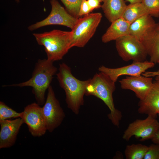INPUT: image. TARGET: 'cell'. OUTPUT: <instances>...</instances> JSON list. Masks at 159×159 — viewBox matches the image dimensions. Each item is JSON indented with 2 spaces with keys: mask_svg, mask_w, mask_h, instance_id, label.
<instances>
[{
  "mask_svg": "<svg viewBox=\"0 0 159 159\" xmlns=\"http://www.w3.org/2000/svg\"><path fill=\"white\" fill-rule=\"evenodd\" d=\"M87 3L92 11L95 9L101 7V0H87Z\"/></svg>",
  "mask_w": 159,
  "mask_h": 159,
  "instance_id": "484cf974",
  "label": "cell"
},
{
  "mask_svg": "<svg viewBox=\"0 0 159 159\" xmlns=\"http://www.w3.org/2000/svg\"><path fill=\"white\" fill-rule=\"evenodd\" d=\"M151 140L154 143L159 145V130Z\"/></svg>",
  "mask_w": 159,
  "mask_h": 159,
  "instance_id": "83f0119b",
  "label": "cell"
},
{
  "mask_svg": "<svg viewBox=\"0 0 159 159\" xmlns=\"http://www.w3.org/2000/svg\"><path fill=\"white\" fill-rule=\"evenodd\" d=\"M53 62L47 59H39L36 63L31 77L26 81L8 85L10 87H30L37 103L42 105L45 102V93L49 87L57 69Z\"/></svg>",
  "mask_w": 159,
  "mask_h": 159,
  "instance_id": "3957f363",
  "label": "cell"
},
{
  "mask_svg": "<svg viewBox=\"0 0 159 159\" xmlns=\"http://www.w3.org/2000/svg\"><path fill=\"white\" fill-rule=\"evenodd\" d=\"M92 11L89 6L87 0H83L80 5L79 11L80 17L90 14Z\"/></svg>",
  "mask_w": 159,
  "mask_h": 159,
  "instance_id": "d4e9b609",
  "label": "cell"
},
{
  "mask_svg": "<svg viewBox=\"0 0 159 159\" xmlns=\"http://www.w3.org/2000/svg\"><path fill=\"white\" fill-rule=\"evenodd\" d=\"M157 63L159 64V58H158V61Z\"/></svg>",
  "mask_w": 159,
  "mask_h": 159,
  "instance_id": "1f68e13d",
  "label": "cell"
},
{
  "mask_svg": "<svg viewBox=\"0 0 159 159\" xmlns=\"http://www.w3.org/2000/svg\"><path fill=\"white\" fill-rule=\"evenodd\" d=\"M155 64L150 61L145 60L141 62H133L130 64L116 68H109L102 65L99 67L98 70L107 75L115 83L120 76L141 75L146 70L153 67Z\"/></svg>",
  "mask_w": 159,
  "mask_h": 159,
  "instance_id": "8fae6325",
  "label": "cell"
},
{
  "mask_svg": "<svg viewBox=\"0 0 159 159\" xmlns=\"http://www.w3.org/2000/svg\"><path fill=\"white\" fill-rule=\"evenodd\" d=\"M148 146L141 144H132L126 146L124 153L127 159H144Z\"/></svg>",
  "mask_w": 159,
  "mask_h": 159,
  "instance_id": "ffe728a7",
  "label": "cell"
},
{
  "mask_svg": "<svg viewBox=\"0 0 159 159\" xmlns=\"http://www.w3.org/2000/svg\"><path fill=\"white\" fill-rule=\"evenodd\" d=\"M158 115L159 116V113L158 114Z\"/></svg>",
  "mask_w": 159,
  "mask_h": 159,
  "instance_id": "d6a6232c",
  "label": "cell"
},
{
  "mask_svg": "<svg viewBox=\"0 0 159 159\" xmlns=\"http://www.w3.org/2000/svg\"><path fill=\"white\" fill-rule=\"evenodd\" d=\"M115 89V82L107 75L100 72L90 79L86 95L95 96L103 101L110 111L107 115L108 118L113 125L118 127L122 115L114 104L113 94Z\"/></svg>",
  "mask_w": 159,
  "mask_h": 159,
  "instance_id": "7a4b0ae2",
  "label": "cell"
},
{
  "mask_svg": "<svg viewBox=\"0 0 159 159\" xmlns=\"http://www.w3.org/2000/svg\"><path fill=\"white\" fill-rule=\"evenodd\" d=\"M100 13H90L80 18L72 29L71 47H84L94 34L101 21Z\"/></svg>",
  "mask_w": 159,
  "mask_h": 159,
  "instance_id": "5b68a950",
  "label": "cell"
},
{
  "mask_svg": "<svg viewBox=\"0 0 159 159\" xmlns=\"http://www.w3.org/2000/svg\"><path fill=\"white\" fill-rule=\"evenodd\" d=\"M64 5L65 9L71 15L77 19L80 18L79 11L83 0H60Z\"/></svg>",
  "mask_w": 159,
  "mask_h": 159,
  "instance_id": "44dd1931",
  "label": "cell"
},
{
  "mask_svg": "<svg viewBox=\"0 0 159 159\" xmlns=\"http://www.w3.org/2000/svg\"><path fill=\"white\" fill-rule=\"evenodd\" d=\"M24 122L21 117L0 120V149L10 148L15 144Z\"/></svg>",
  "mask_w": 159,
  "mask_h": 159,
  "instance_id": "4fadbf2b",
  "label": "cell"
},
{
  "mask_svg": "<svg viewBox=\"0 0 159 159\" xmlns=\"http://www.w3.org/2000/svg\"><path fill=\"white\" fill-rule=\"evenodd\" d=\"M130 24L122 17L112 22L102 36V42L107 43L115 41L121 37L129 34Z\"/></svg>",
  "mask_w": 159,
  "mask_h": 159,
  "instance_id": "2e32d148",
  "label": "cell"
},
{
  "mask_svg": "<svg viewBox=\"0 0 159 159\" xmlns=\"http://www.w3.org/2000/svg\"><path fill=\"white\" fill-rule=\"evenodd\" d=\"M157 24L150 15H144L130 24V34L141 42L153 30Z\"/></svg>",
  "mask_w": 159,
  "mask_h": 159,
  "instance_id": "9a60e30c",
  "label": "cell"
},
{
  "mask_svg": "<svg viewBox=\"0 0 159 159\" xmlns=\"http://www.w3.org/2000/svg\"><path fill=\"white\" fill-rule=\"evenodd\" d=\"M149 14L148 12L142 2L130 4L127 7L122 17L131 24L141 16Z\"/></svg>",
  "mask_w": 159,
  "mask_h": 159,
  "instance_id": "d6986e66",
  "label": "cell"
},
{
  "mask_svg": "<svg viewBox=\"0 0 159 159\" xmlns=\"http://www.w3.org/2000/svg\"><path fill=\"white\" fill-rule=\"evenodd\" d=\"M33 35L38 44L44 47L47 59L53 62L62 59L72 48L71 31L54 29Z\"/></svg>",
  "mask_w": 159,
  "mask_h": 159,
  "instance_id": "277c9868",
  "label": "cell"
},
{
  "mask_svg": "<svg viewBox=\"0 0 159 159\" xmlns=\"http://www.w3.org/2000/svg\"><path fill=\"white\" fill-rule=\"evenodd\" d=\"M142 0H126L130 4H133L136 3L141 2Z\"/></svg>",
  "mask_w": 159,
  "mask_h": 159,
  "instance_id": "f1b7e54d",
  "label": "cell"
},
{
  "mask_svg": "<svg viewBox=\"0 0 159 159\" xmlns=\"http://www.w3.org/2000/svg\"><path fill=\"white\" fill-rule=\"evenodd\" d=\"M138 113L156 118L159 113V84L155 82L145 97L140 100Z\"/></svg>",
  "mask_w": 159,
  "mask_h": 159,
  "instance_id": "5bb4252c",
  "label": "cell"
},
{
  "mask_svg": "<svg viewBox=\"0 0 159 159\" xmlns=\"http://www.w3.org/2000/svg\"><path fill=\"white\" fill-rule=\"evenodd\" d=\"M142 75L148 77H155L159 75V69L155 71H146Z\"/></svg>",
  "mask_w": 159,
  "mask_h": 159,
  "instance_id": "4316f807",
  "label": "cell"
},
{
  "mask_svg": "<svg viewBox=\"0 0 159 159\" xmlns=\"http://www.w3.org/2000/svg\"><path fill=\"white\" fill-rule=\"evenodd\" d=\"M15 0L17 3H19L20 2V0Z\"/></svg>",
  "mask_w": 159,
  "mask_h": 159,
  "instance_id": "4dcf8cb0",
  "label": "cell"
},
{
  "mask_svg": "<svg viewBox=\"0 0 159 159\" xmlns=\"http://www.w3.org/2000/svg\"><path fill=\"white\" fill-rule=\"evenodd\" d=\"M159 130L156 118L148 115L143 120L137 119L130 123L124 132L122 138L128 141L133 136L141 141L151 139Z\"/></svg>",
  "mask_w": 159,
  "mask_h": 159,
  "instance_id": "9c48e42d",
  "label": "cell"
},
{
  "mask_svg": "<svg viewBox=\"0 0 159 159\" xmlns=\"http://www.w3.org/2000/svg\"><path fill=\"white\" fill-rule=\"evenodd\" d=\"M115 47L119 56L125 61L143 62L148 55L142 43L130 34L115 40Z\"/></svg>",
  "mask_w": 159,
  "mask_h": 159,
  "instance_id": "8992f818",
  "label": "cell"
},
{
  "mask_svg": "<svg viewBox=\"0 0 159 159\" xmlns=\"http://www.w3.org/2000/svg\"><path fill=\"white\" fill-rule=\"evenodd\" d=\"M152 16L159 17V0H142L141 2Z\"/></svg>",
  "mask_w": 159,
  "mask_h": 159,
  "instance_id": "603a6c76",
  "label": "cell"
},
{
  "mask_svg": "<svg viewBox=\"0 0 159 159\" xmlns=\"http://www.w3.org/2000/svg\"><path fill=\"white\" fill-rule=\"evenodd\" d=\"M144 159H159V145L154 143L148 146Z\"/></svg>",
  "mask_w": 159,
  "mask_h": 159,
  "instance_id": "cb8c5ba5",
  "label": "cell"
},
{
  "mask_svg": "<svg viewBox=\"0 0 159 159\" xmlns=\"http://www.w3.org/2000/svg\"><path fill=\"white\" fill-rule=\"evenodd\" d=\"M150 58V61L157 63L159 57V24L141 42Z\"/></svg>",
  "mask_w": 159,
  "mask_h": 159,
  "instance_id": "ac0fdd59",
  "label": "cell"
},
{
  "mask_svg": "<svg viewBox=\"0 0 159 159\" xmlns=\"http://www.w3.org/2000/svg\"><path fill=\"white\" fill-rule=\"evenodd\" d=\"M119 82L122 89L132 91L140 100L145 97L153 83L152 77H145L142 75L127 76Z\"/></svg>",
  "mask_w": 159,
  "mask_h": 159,
  "instance_id": "7c38bea8",
  "label": "cell"
},
{
  "mask_svg": "<svg viewBox=\"0 0 159 159\" xmlns=\"http://www.w3.org/2000/svg\"><path fill=\"white\" fill-rule=\"evenodd\" d=\"M42 110L47 130L52 132L61 125L65 115L51 85L48 89L47 97Z\"/></svg>",
  "mask_w": 159,
  "mask_h": 159,
  "instance_id": "ba28073f",
  "label": "cell"
},
{
  "mask_svg": "<svg viewBox=\"0 0 159 159\" xmlns=\"http://www.w3.org/2000/svg\"><path fill=\"white\" fill-rule=\"evenodd\" d=\"M21 115V112H17L4 102H0V120L20 117Z\"/></svg>",
  "mask_w": 159,
  "mask_h": 159,
  "instance_id": "7402d4cb",
  "label": "cell"
},
{
  "mask_svg": "<svg viewBox=\"0 0 159 159\" xmlns=\"http://www.w3.org/2000/svg\"><path fill=\"white\" fill-rule=\"evenodd\" d=\"M155 77V80L154 82L159 84V75L156 76Z\"/></svg>",
  "mask_w": 159,
  "mask_h": 159,
  "instance_id": "f546056e",
  "label": "cell"
},
{
  "mask_svg": "<svg viewBox=\"0 0 159 159\" xmlns=\"http://www.w3.org/2000/svg\"><path fill=\"white\" fill-rule=\"evenodd\" d=\"M51 10L44 19L29 26V30L32 31L40 28L50 25H60L73 29L78 20L70 14L57 0H51Z\"/></svg>",
  "mask_w": 159,
  "mask_h": 159,
  "instance_id": "52a82bcc",
  "label": "cell"
},
{
  "mask_svg": "<svg viewBox=\"0 0 159 159\" xmlns=\"http://www.w3.org/2000/svg\"><path fill=\"white\" fill-rule=\"evenodd\" d=\"M21 112L20 117L32 136L40 137L44 135L47 131L46 122L42 107L38 103L33 102L27 105Z\"/></svg>",
  "mask_w": 159,
  "mask_h": 159,
  "instance_id": "30bf717a",
  "label": "cell"
},
{
  "mask_svg": "<svg viewBox=\"0 0 159 159\" xmlns=\"http://www.w3.org/2000/svg\"><path fill=\"white\" fill-rule=\"evenodd\" d=\"M101 8L105 15L111 23L122 17L127 7L124 0H101Z\"/></svg>",
  "mask_w": 159,
  "mask_h": 159,
  "instance_id": "e0dca14e",
  "label": "cell"
},
{
  "mask_svg": "<svg viewBox=\"0 0 159 159\" xmlns=\"http://www.w3.org/2000/svg\"><path fill=\"white\" fill-rule=\"evenodd\" d=\"M58 70L57 78L65 92L67 107L74 113L78 115L84 104V97L90 79L84 81L77 79L72 73L70 68L63 62L59 64Z\"/></svg>",
  "mask_w": 159,
  "mask_h": 159,
  "instance_id": "6da1fadb",
  "label": "cell"
}]
</instances>
